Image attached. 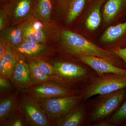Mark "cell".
Here are the masks:
<instances>
[{
    "label": "cell",
    "instance_id": "15",
    "mask_svg": "<svg viewBox=\"0 0 126 126\" xmlns=\"http://www.w3.org/2000/svg\"><path fill=\"white\" fill-rule=\"evenodd\" d=\"M0 31V40L15 49L23 41L22 29L19 24L10 27L6 26Z\"/></svg>",
    "mask_w": 126,
    "mask_h": 126
},
{
    "label": "cell",
    "instance_id": "28",
    "mask_svg": "<svg viewBox=\"0 0 126 126\" xmlns=\"http://www.w3.org/2000/svg\"><path fill=\"white\" fill-rule=\"evenodd\" d=\"M9 46L7 45L3 41L0 40V57H1L5 53L7 47Z\"/></svg>",
    "mask_w": 126,
    "mask_h": 126
},
{
    "label": "cell",
    "instance_id": "14",
    "mask_svg": "<svg viewBox=\"0 0 126 126\" xmlns=\"http://www.w3.org/2000/svg\"><path fill=\"white\" fill-rule=\"evenodd\" d=\"M126 10V0H107L103 8L104 22L109 24Z\"/></svg>",
    "mask_w": 126,
    "mask_h": 126
},
{
    "label": "cell",
    "instance_id": "12",
    "mask_svg": "<svg viewBox=\"0 0 126 126\" xmlns=\"http://www.w3.org/2000/svg\"><path fill=\"white\" fill-rule=\"evenodd\" d=\"M15 50L20 57L31 58L34 59L46 54L49 49L46 44L23 40Z\"/></svg>",
    "mask_w": 126,
    "mask_h": 126
},
{
    "label": "cell",
    "instance_id": "9",
    "mask_svg": "<svg viewBox=\"0 0 126 126\" xmlns=\"http://www.w3.org/2000/svg\"><path fill=\"white\" fill-rule=\"evenodd\" d=\"M74 56L79 61L93 69L96 72L99 77L109 73L116 74L126 76V69L118 67L102 58L84 55H77Z\"/></svg>",
    "mask_w": 126,
    "mask_h": 126
},
{
    "label": "cell",
    "instance_id": "7",
    "mask_svg": "<svg viewBox=\"0 0 126 126\" xmlns=\"http://www.w3.org/2000/svg\"><path fill=\"white\" fill-rule=\"evenodd\" d=\"M19 105L20 111L28 124L36 126L50 125L45 111L38 101L30 97H25L20 100Z\"/></svg>",
    "mask_w": 126,
    "mask_h": 126
},
{
    "label": "cell",
    "instance_id": "8",
    "mask_svg": "<svg viewBox=\"0 0 126 126\" xmlns=\"http://www.w3.org/2000/svg\"><path fill=\"white\" fill-rule=\"evenodd\" d=\"M34 3V0H10L5 3L10 22L19 24L31 16Z\"/></svg>",
    "mask_w": 126,
    "mask_h": 126
},
{
    "label": "cell",
    "instance_id": "22",
    "mask_svg": "<svg viewBox=\"0 0 126 126\" xmlns=\"http://www.w3.org/2000/svg\"><path fill=\"white\" fill-rule=\"evenodd\" d=\"M106 120L114 126H126V99L119 108Z\"/></svg>",
    "mask_w": 126,
    "mask_h": 126
},
{
    "label": "cell",
    "instance_id": "25",
    "mask_svg": "<svg viewBox=\"0 0 126 126\" xmlns=\"http://www.w3.org/2000/svg\"><path fill=\"white\" fill-rule=\"evenodd\" d=\"M119 56L125 63L126 67V47H116L112 50Z\"/></svg>",
    "mask_w": 126,
    "mask_h": 126
},
{
    "label": "cell",
    "instance_id": "32",
    "mask_svg": "<svg viewBox=\"0 0 126 126\" xmlns=\"http://www.w3.org/2000/svg\"><path fill=\"white\" fill-rule=\"evenodd\" d=\"M93 0H88V2H90V1H92Z\"/></svg>",
    "mask_w": 126,
    "mask_h": 126
},
{
    "label": "cell",
    "instance_id": "3",
    "mask_svg": "<svg viewBox=\"0 0 126 126\" xmlns=\"http://www.w3.org/2000/svg\"><path fill=\"white\" fill-rule=\"evenodd\" d=\"M19 24L23 40L46 44L50 40L57 38L59 29L52 22L44 23L32 15Z\"/></svg>",
    "mask_w": 126,
    "mask_h": 126
},
{
    "label": "cell",
    "instance_id": "24",
    "mask_svg": "<svg viewBox=\"0 0 126 126\" xmlns=\"http://www.w3.org/2000/svg\"><path fill=\"white\" fill-rule=\"evenodd\" d=\"M10 22L9 14L6 9L4 6L0 11V30L1 31L7 26Z\"/></svg>",
    "mask_w": 126,
    "mask_h": 126
},
{
    "label": "cell",
    "instance_id": "19",
    "mask_svg": "<svg viewBox=\"0 0 126 126\" xmlns=\"http://www.w3.org/2000/svg\"><path fill=\"white\" fill-rule=\"evenodd\" d=\"M122 39H126V20L107 28L101 36L100 41L103 43H109Z\"/></svg>",
    "mask_w": 126,
    "mask_h": 126
},
{
    "label": "cell",
    "instance_id": "2",
    "mask_svg": "<svg viewBox=\"0 0 126 126\" xmlns=\"http://www.w3.org/2000/svg\"><path fill=\"white\" fill-rule=\"evenodd\" d=\"M126 99V88L107 94H99L87 107L86 125L105 120L119 108Z\"/></svg>",
    "mask_w": 126,
    "mask_h": 126
},
{
    "label": "cell",
    "instance_id": "4",
    "mask_svg": "<svg viewBox=\"0 0 126 126\" xmlns=\"http://www.w3.org/2000/svg\"><path fill=\"white\" fill-rule=\"evenodd\" d=\"M45 111L49 121H58L84 101L81 93L72 96L37 100Z\"/></svg>",
    "mask_w": 126,
    "mask_h": 126
},
{
    "label": "cell",
    "instance_id": "17",
    "mask_svg": "<svg viewBox=\"0 0 126 126\" xmlns=\"http://www.w3.org/2000/svg\"><path fill=\"white\" fill-rule=\"evenodd\" d=\"M106 0H93L89 14L85 22L86 28L89 30L94 31L99 27L101 21V10Z\"/></svg>",
    "mask_w": 126,
    "mask_h": 126
},
{
    "label": "cell",
    "instance_id": "23",
    "mask_svg": "<svg viewBox=\"0 0 126 126\" xmlns=\"http://www.w3.org/2000/svg\"><path fill=\"white\" fill-rule=\"evenodd\" d=\"M33 60L37 63L40 69L46 74L58 77V71L52 64L47 63L40 59H35Z\"/></svg>",
    "mask_w": 126,
    "mask_h": 126
},
{
    "label": "cell",
    "instance_id": "21",
    "mask_svg": "<svg viewBox=\"0 0 126 126\" xmlns=\"http://www.w3.org/2000/svg\"><path fill=\"white\" fill-rule=\"evenodd\" d=\"M88 0H68L64 6L66 12L65 21L68 24L73 23L83 10Z\"/></svg>",
    "mask_w": 126,
    "mask_h": 126
},
{
    "label": "cell",
    "instance_id": "13",
    "mask_svg": "<svg viewBox=\"0 0 126 126\" xmlns=\"http://www.w3.org/2000/svg\"><path fill=\"white\" fill-rule=\"evenodd\" d=\"M19 57L15 49L8 46L5 53L0 57V77L7 80L10 79Z\"/></svg>",
    "mask_w": 126,
    "mask_h": 126
},
{
    "label": "cell",
    "instance_id": "31",
    "mask_svg": "<svg viewBox=\"0 0 126 126\" xmlns=\"http://www.w3.org/2000/svg\"><path fill=\"white\" fill-rule=\"evenodd\" d=\"M9 0H0V1L1 2L5 3L9 1Z\"/></svg>",
    "mask_w": 126,
    "mask_h": 126
},
{
    "label": "cell",
    "instance_id": "26",
    "mask_svg": "<svg viewBox=\"0 0 126 126\" xmlns=\"http://www.w3.org/2000/svg\"><path fill=\"white\" fill-rule=\"evenodd\" d=\"M10 87V83L7 81V79L0 77V90H7Z\"/></svg>",
    "mask_w": 126,
    "mask_h": 126
},
{
    "label": "cell",
    "instance_id": "29",
    "mask_svg": "<svg viewBox=\"0 0 126 126\" xmlns=\"http://www.w3.org/2000/svg\"><path fill=\"white\" fill-rule=\"evenodd\" d=\"M93 126H113V125L107 121L104 120L102 121L98 122L96 123L93 124Z\"/></svg>",
    "mask_w": 126,
    "mask_h": 126
},
{
    "label": "cell",
    "instance_id": "16",
    "mask_svg": "<svg viewBox=\"0 0 126 126\" xmlns=\"http://www.w3.org/2000/svg\"><path fill=\"white\" fill-rule=\"evenodd\" d=\"M55 1H57L56 0H34L33 15L44 23H50Z\"/></svg>",
    "mask_w": 126,
    "mask_h": 126
},
{
    "label": "cell",
    "instance_id": "18",
    "mask_svg": "<svg viewBox=\"0 0 126 126\" xmlns=\"http://www.w3.org/2000/svg\"><path fill=\"white\" fill-rule=\"evenodd\" d=\"M27 64L34 84H38L46 82H55L62 85V80L59 77L46 74L40 69L34 60H30Z\"/></svg>",
    "mask_w": 126,
    "mask_h": 126
},
{
    "label": "cell",
    "instance_id": "27",
    "mask_svg": "<svg viewBox=\"0 0 126 126\" xmlns=\"http://www.w3.org/2000/svg\"><path fill=\"white\" fill-rule=\"evenodd\" d=\"M7 125L9 126H24V124L22 119L20 118H16L11 120V122L8 123Z\"/></svg>",
    "mask_w": 126,
    "mask_h": 126
},
{
    "label": "cell",
    "instance_id": "6",
    "mask_svg": "<svg viewBox=\"0 0 126 126\" xmlns=\"http://www.w3.org/2000/svg\"><path fill=\"white\" fill-rule=\"evenodd\" d=\"M54 83L46 82L23 90L28 96L37 100L76 95L82 91L71 89L58 83Z\"/></svg>",
    "mask_w": 126,
    "mask_h": 126
},
{
    "label": "cell",
    "instance_id": "11",
    "mask_svg": "<svg viewBox=\"0 0 126 126\" xmlns=\"http://www.w3.org/2000/svg\"><path fill=\"white\" fill-rule=\"evenodd\" d=\"M83 101L57 122V126H81L87 122V112Z\"/></svg>",
    "mask_w": 126,
    "mask_h": 126
},
{
    "label": "cell",
    "instance_id": "1",
    "mask_svg": "<svg viewBox=\"0 0 126 126\" xmlns=\"http://www.w3.org/2000/svg\"><path fill=\"white\" fill-rule=\"evenodd\" d=\"M63 48L73 55H84L104 59L114 65L126 69L123 61L115 53L98 46L81 35L68 30L59 29L57 38Z\"/></svg>",
    "mask_w": 126,
    "mask_h": 126
},
{
    "label": "cell",
    "instance_id": "10",
    "mask_svg": "<svg viewBox=\"0 0 126 126\" xmlns=\"http://www.w3.org/2000/svg\"><path fill=\"white\" fill-rule=\"evenodd\" d=\"M12 83L19 89H26L33 85L28 64L19 58L11 78Z\"/></svg>",
    "mask_w": 126,
    "mask_h": 126
},
{
    "label": "cell",
    "instance_id": "20",
    "mask_svg": "<svg viewBox=\"0 0 126 126\" xmlns=\"http://www.w3.org/2000/svg\"><path fill=\"white\" fill-rule=\"evenodd\" d=\"M18 93L6 97L0 103V125L4 124L7 119L13 115L16 108Z\"/></svg>",
    "mask_w": 126,
    "mask_h": 126
},
{
    "label": "cell",
    "instance_id": "30",
    "mask_svg": "<svg viewBox=\"0 0 126 126\" xmlns=\"http://www.w3.org/2000/svg\"><path fill=\"white\" fill-rule=\"evenodd\" d=\"M58 4L60 7L63 8L66 4L68 0H56Z\"/></svg>",
    "mask_w": 126,
    "mask_h": 126
},
{
    "label": "cell",
    "instance_id": "5",
    "mask_svg": "<svg viewBox=\"0 0 126 126\" xmlns=\"http://www.w3.org/2000/svg\"><path fill=\"white\" fill-rule=\"evenodd\" d=\"M126 88V76L116 74H105L97 78L82 90L84 101L96 95L107 94Z\"/></svg>",
    "mask_w": 126,
    "mask_h": 126
}]
</instances>
